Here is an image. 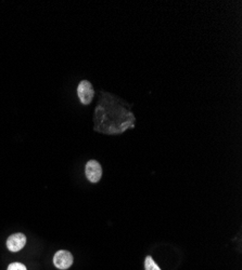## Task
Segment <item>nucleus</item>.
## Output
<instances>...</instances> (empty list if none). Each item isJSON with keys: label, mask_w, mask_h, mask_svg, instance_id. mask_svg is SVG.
Here are the masks:
<instances>
[{"label": "nucleus", "mask_w": 242, "mask_h": 270, "mask_svg": "<svg viewBox=\"0 0 242 270\" xmlns=\"http://www.w3.org/2000/svg\"><path fill=\"white\" fill-rule=\"evenodd\" d=\"M54 265L61 270H67L73 265V255L69 251H58L54 256Z\"/></svg>", "instance_id": "1"}, {"label": "nucleus", "mask_w": 242, "mask_h": 270, "mask_svg": "<svg viewBox=\"0 0 242 270\" xmlns=\"http://www.w3.org/2000/svg\"><path fill=\"white\" fill-rule=\"evenodd\" d=\"M78 93L81 102L84 105H88L91 103L94 95V90L91 86V83L87 80H82L79 85Z\"/></svg>", "instance_id": "2"}, {"label": "nucleus", "mask_w": 242, "mask_h": 270, "mask_svg": "<svg viewBox=\"0 0 242 270\" xmlns=\"http://www.w3.org/2000/svg\"><path fill=\"white\" fill-rule=\"evenodd\" d=\"M85 172L87 178L91 183H98L102 176V167L96 160H90L87 162Z\"/></svg>", "instance_id": "3"}, {"label": "nucleus", "mask_w": 242, "mask_h": 270, "mask_svg": "<svg viewBox=\"0 0 242 270\" xmlns=\"http://www.w3.org/2000/svg\"><path fill=\"white\" fill-rule=\"evenodd\" d=\"M26 244V237L23 233H14L7 240V248L10 252H19Z\"/></svg>", "instance_id": "4"}, {"label": "nucleus", "mask_w": 242, "mask_h": 270, "mask_svg": "<svg viewBox=\"0 0 242 270\" xmlns=\"http://www.w3.org/2000/svg\"><path fill=\"white\" fill-rule=\"evenodd\" d=\"M145 269L146 270H161L159 268V266L156 264V262L153 261L152 257L150 255H148L146 257L145 261Z\"/></svg>", "instance_id": "5"}, {"label": "nucleus", "mask_w": 242, "mask_h": 270, "mask_svg": "<svg viewBox=\"0 0 242 270\" xmlns=\"http://www.w3.org/2000/svg\"><path fill=\"white\" fill-rule=\"evenodd\" d=\"M8 270H27V268L21 263H11L8 266Z\"/></svg>", "instance_id": "6"}]
</instances>
